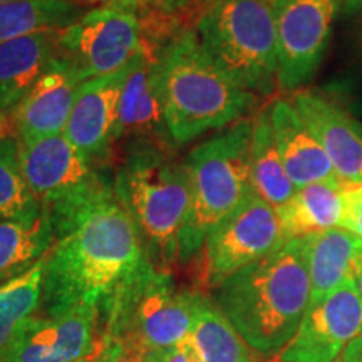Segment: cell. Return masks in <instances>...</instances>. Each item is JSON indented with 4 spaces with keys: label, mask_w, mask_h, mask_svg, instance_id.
Instances as JSON below:
<instances>
[{
    "label": "cell",
    "mask_w": 362,
    "mask_h": 362,
    "mask_svg": "<svg viewBox=\"0 0 362 362\" xmlns=\"http://www.w3.org/2000/svg\"><path fill=\"white\" fill-rule=\"evenodd\" d=\"M146 259L138 230L115 198L84 215L45 257L40 315L98 309Z\"/></svg>",
    "instance_id": "cell-1"
},
{
    "label": "cell",
    "mask_w": 362,
    "mask_h": 362,
    "mask_svg": "<svg viewBox=\"0 0 362 362\" xmlns=\"http://www.w3.org/2000/svg\"><path fill=\"white\" fill-rule=\"evenodd\" d=\"M210 298L253 352L267 359L279 357L310 305L305 240H287L223 280Z\"/></svg>",
    "instance_id": "cell-2"
},
{
    "label": "cell",
    "mask_w": 362,
    "mask_h": 362,
    "mask_svg": "<svg viewBox=\"0 0 362 362\" xmlns=\"http://www.w3.org/2000/svg\"><path fill=\"white\" fill-rule=\"evenodd\" d=\"M148 39V37H146ZM155 81L176 146L243 119L257 94L240 89L208 59L197 34L178 27L156 39Z\"/></svg>",
    "instance_id": "cell-3"
},
{
    "label": "cell",
    "mask_w": 362,
    "mask_h": 362,
    "mask_svg": "<svg viewBox=\"0 0 362 362\" xmlns=\"http://www.w3.org/2000/svg\"><path fill=\"white\" fill-rule=\"evenodd\" d=\"M112 188L138 230L148 260L163 270L178 264L181 232L192 206L187 161L175 148L129 144L115 171Z\"/></svg>",
    "instance_id": "cell-4"
},
{
    "label": "cell",
    "mask_w": 362,
    "mask_h": 362,
    "mask_svg": "<svg viewBox=\"0 0 362 362\" xmlns=\"http://www.w3.org/2000/svg\"><path fill=\"white\" fill-rule=\"evenodd\" d=\"M253 119L243 117L194 146L185 158L192 206L180 238L178 264L202 253L206 235L253 197L250 148Z\"/></svg>",
    "instance_id": "cell-5"
},
{
    "label": "cell",
    "mask_w": 362,
    "mask_h": 362,
    "mask_svg": "<svg viewBox=\"0 0 362 362\" xmlns=\"http://www.w3.org/2000/svg\"><path fill=\"white\" fill-rule=\"evenodd\" d=\"M203 52L235 86L269 96L279 86L272 0H211L194 25Z\"/></svg>",
    "instance_id": "cell-6"
},
{
    "label": "cell",
    "mask_w": 362,
    "mask_h": 362,
    "mask_svg": "<svg viewBox=\"0 0 362 362\" xmlns=\"http://www.w3.org/2000/svg\"><path fill=\"white\" fill-rule=\"evenodd\" d=\"M197 296L146 257L103 307V339L143 354L175 346L189 336Z\"/></svg>",
    "instance_id": "cell-7"
},
{
    "label": "cell",
    "mask_w": 362,
    "mask_h": 362,
    "mask_svg": "<svg viewBox=\"0 0 362 362\" xmlns=\"http://www.w3.org/2000/svg\"><path fill=\"white\" fill-rule=\"evenodd\" d=\"M21 165L56 240L103 202L115 198L112 180L64 133L21 141Z\"/></svg>",
    "instance_id": "cell-8"
},
{
    "label": "cell",
    "mask_w": 362,
    "mask_h": 362,
    "mask_svg": "<svg viewBox=\"0 0 362 362\" xmlns=\"http://www.w3.org/2000/svg\"><path fill=\"white\" fill-rule=\"evenodd\" d=\"M143 42V25L134 6L115 0L90 8L62 29L56 54L86 83L123 69L141 51Z\"/></svg>",
    "instance_id": "cell-9"
},
{
    "label": "cell",
    "mask_w": 362,
    "mask_h": 362,
    "mask_svg": "<svg viewBox=\"0 0 362 362\" xmlns=\"http://www.w3.org/2000/svg\"><path fill=\"white\" fill-rule=\"evenodd\" d=\"M285 242L277 210L253 194L206 235L202 248V284L214 291Z\"/></svg>",
    "instance_id": "cell-10"
},
{
    "label": "cell",
    "mask_w": 362,
    "mask_h": 362,
    "mask_svg": "<svg viewBox=\"0 0 362 362\" xmlns=\"http://www.w3.org/2000/svg\"><path fill=\"white\" fill-rule=\"evenodd\" d=\"M277 29L279 88L300 90L327 52L339 0H272Z\"/></svg>",
    "instance_id": "cell-11"
},
{
    "label": "cell",
    "mask_w": 362,
    "mask_h": 362,
    "mask_svg": "<svg viewBox=\"0 0 362 362\" xmlns=\"http://www.w3.org/2000/svg\"><path fill=\"white\" fill-rule=\"evenodd\" d=\"M362 332V297L349 280L309 305L280 362H334Z\"/></svg>",
    "instance_id": "cell-12"
},
{
    "label": "cell",
    "mask_w": 362,
    "mask_h": 362,
    "mask_svg": "<svg viewBox=\"0 0 362 362\" xmlns=\"http://www.w3.org/2000/svg\"><path fill=\"white\" fill-rule=\"evenodd\" d=\"M103 339L98 309L40 315L27 322L2 362H78L93 354Z\"/></svg>",
    "instance_id": "cell-13"
},
{
    "label": "cell",
    "mask_w": 362,
    "mask_h": 362,
    "mask_svg": "<svg viewBox=\"0 0 362 362\" xmlns=\"http://www.w3.org/2000/svg\"><path fill=\"white\" fill-rule=\"evenodd\" d=\"M136 143L178 148L166 124L155 81V49L146 37L141 51L129 62L115 138V146H129Z\"/></svg>",
    "instance_id": "cell-14"
},
{
    "label": "cell",
    "mask_w": 362,
    "mask_h": 362,
    "mask_svg": "<svg viewBox=\"0 0 362 362\" xmlns=\"http://www.w3.org/2000/svg\"><path fill=\"white\" fill-rule=\"evenodd\" d=\"M129 64L115 74L86 81L81 86L64 134L99 166L106 165L115 148L119 101Z\"/></svg>",
    "instance_id": "cell-15"
},
{
    "label": "cell",
    "mask_w": 362,
    "mask_h": 362,
    "mask_svg": "<svg viewBox=\"0 0 362 362\" xmlns=\"http://www.w3.org/2000/svg\"><path fill=\"white\" fill-rule=\"evenodd\" d=\"M292 106L315 134L346 187L362 185V123L341 104L315 90L292 94Z\"/></svg>",
    "instance_id": "cell-16"
},
{
    "label": "cell",
    "mask_w": 362,
    "mask_h": 362,
    "mask_svg": "<svg viewBox=\"0 0 362 362\" xmlns=\"http://www.w3.org/2000/svg\"><path fill=\"white\" fill-rule=\"evenodd\" d=\"M83 84L84 81H81L69 62L56 54L29 94L11 111L17 138L25 141L64 133Z\"/></svg>",
    "instance_id": "cell-17"
},
{
    "label": "cell",
    "mask_w": 362,
    "mask_h": 362,
    "mask_svg": "<svg viewBox=\"0 0 362 362\" xmlns=\"http://www.w3.org/2000/svg\"><path fill=\"white\" fill-rule=\"evenodd\" d=\"M275 143L297 188L312 183L346 185L339 178L327 153L287 99H277L269 107Z\"/></svg>",
    "instance_id": "cell-18"
},
{
    "label": "cell",
    "mask_w": 362,
    "mask_h": 362,
    "mask_svg": "<svg viewBox=\"0 0 362 362\" xmlns=\"http://www.w3.org/2000/svg\"><path fill=\"white\" fill-rule=\"evenodd\" d=\"M61 30H42L0 44V111L11 112L56 57Z\"/></svg>",
    "instance_id": "cell-19"
},
{
    "label": "cell",
    "mask_w": 362,
    "mask_h": 362,
    "mask_svg": "<svg viewBox=\"0 0 362 362\" xmlns=\"http://www.w3.org/2000/svg\"><path fill=\"white\" fill-rule=\"evenodd\" d=\"M310 277V304L354 280L362 259V242L347 230L330 228L305 237Z\"/></svg>",
    "instance_id": "cell-20"
},
{
    "label": "cell",
    "mask_w": 362,
    "mask_h": 362,
    "mask_svg": "<svg viewBox=\"0 0 362 362\" xmlns=\"http://www.w3.org/2000/svg\"><path fill=\"white\" fill-rule=\"evenodd\" d=\"M344 188L334 183H312L297 188L291 200L277 210L285 238H305L341 226Z\"/></svg>",
    "instance_id": "cell-21"
},
{
    "label": "cell",
    "mask_w": 362,
    "mask_h": 362,
    "mask_svg": "<svg viewBox=\"0 0 362 362\" xmlns=\"http://www.w3.org/2000/svg\"><path fill=\"white\" fill-rule=\"evenodd\" d=\"M250 175L255 197L269 203L275 210L282 208L297 192L275 143L269 107L253 119Z\"/></svg>",
    "instance_id": "cell-22"
},
{
    "label": "cell",
    "mask_w": 362,
    "mask_h": 362,
    "mask_svg": "<svg viewBox=\"0 0 362 362\" xmlns=\"http://www.w3.org/2000/svg\"><path fill=\"white\" fill-rule=\"evenodd\" d=\"M188 341L200 362H257L232 322L202 292L197 296Z\"/></svg>",
    "instance_id": "cell-23"
},
{
    "label": "cell",
    "mask_w": 362,
    "mask_h": 362,
    "mask_svg": "<svg viewBox=\"0 0 362 362\" xmlns=\"http://www.w3.org/2000/svg\"><path fill=\"white\" fill-rule=\"evenodd\" d=\"M86 12V4L78 0H12L2 4L0 44L42 30H62Z\"/></svg>",
    "instance_id": "cell-24"
},
{
    "label": "cell",
    "mask_w": 362,
    "mask_h": 362,
    "mask_svg": "<svg viewBox=\"0 0 362 362\" xmlns=\"http://www.w3.org/2000/svg\"><path fill=\"white\" fill-rule=\"evenodd\" d=\"M54 243L56 233L44 214L33 223L0 221V285L33 269Z\"/></svg>",
    "instance_id": "cell-25"
},
{
    "label": "cell",
    "mask_w": 362,
    "mask_h": 362,
    "mask_svg": "<svg viewBox=\"0 0 362 362\" xmlns=\"http://www.w3.org/2000/svg\"><path fill=\"white\" fill-rule=\"evenodd\" d=\"M45 257L19 277L0 285V362L22 327L39 314L42 302Z\"/></svg>",
    "instance_id": "cell-26"
},
{
    "label": "cell",
    "mask_w": 362,
    "mask_h": 362,
    "mask_svg": "<svg viewBox=\"0 0 362 362\" xmlns=\"http://www.w3.org/2000/svg\"><path fill=\"white\" fill-rule=\"evenodd\" d=\"M42 206L27 183L21 165V143L16 134L0 138V221L33 223Z\"/></svg>",
    "instance_id": "cell-27"
},
{
    "label": "cell",
    "mask_w": 362,
    "mask_h": 362,
    "mask_svg": "<svg viewBox=\"0 0 362 362\" xmlns=\"http://www.w3.org/2000/svg\"><path fill=\"white\" fill-rule=\"evenodd\" d=\"M126 2L134 6V8L146 7L155 17L173 19V17L183 16L185 12L197 11V8H200L202 12L211 0H126ZM200 12H198V16H200Z\"/></svg>",
    "instance_id": "cell-28"
},
{
    "label": "cell",
    "mask_w": 362,
    "mask_h": 362,
    "mask_svg": "<svg viewBox=\"0 0 362 362\" xmlns=\"http://www.w3.org/2000/svg\"><path fill=\"white\" fill-rule=\"evenodd\" d=\"M341 228L356 235L362 242V185L344 188Z\"/></svg>",
    "instance_id": "cell-29"
},
{
    "label": "cell",
    "mask_w": 362,
    "mask_h": 362,
    "mask_svg": "<svg viewBox=\"0 0 362 362\" xmlns=\"http://www.w3.org/2000/svg\"><path fill=\"white\" fill-rule=\"evenodd\" d=\"M148 362H200L197 351L189 344L188 337L175 346L165 347V349L149 351L144 354Z\"/></svg>",
    "instance_id": "cell-30"
},
{
    "label": "cell",
    "mask_w": 362,
    "mask_h": 362,
    "mask_svg": "<svg viewBox=\"0 0 362 362\" xmlns=\"http://www.w3.org/2000/svg\"><path fill=\"white\" fill-rule=\"evenodd\" d=\"M104 346H106V357H104V362H144L143 352L124 349V347L107 341H104Z\"/></svg>",
    "instance_id": "cell-31"
},
{
    "label": "cell",
    "mask_w": 362,
    "mask_h": 362,
    "mask_svg": "<svg viewBox=\"0 0 362 362\" xmlns=\"http://www.w3.org/2000/svg\"><path fill=\"white\" fill-rule=\"evenodd\" d=\"M341 359L342 362H362V332L346 347Z\"/></svg>",
    "instance_id": "cell-32"
},
{
    "label": "cell",
    "mask_w": 362,
    "mask_h": 362,
    "mask_svg": "<svg viewBox=\"0 0 362 362\" xmlns=\"http://www.w3.org/2000/svg\"><path fill=\"white\" fill-rule=\"evenodd\" d=\"M104 357H106V346H104V341L101 339V344H99L98 349L90 356L84 357V359H81L78 362H104Z\"/></svg>",
    "instance_id": "cell-33"
},
{
    "label": "cell",
    "mask_w": 362,
    "mask_h": 362,
    "mask_svg": "<svg viewBox=\"0 0 362 362\" xmlns=\"http://www.w3.org/2000/svg\"><path fill=\"white\" fill-rule=\"evenodd\" d=\"M11 128H12L11 115H8V112L0 111V138L11 134Z\"/></svg>",
    "instance_id": "cell-34"
},
{
    "label": "cell",
    "mask_w": 362,
    "mask_h": 362,
    "mask_svg": "<svg viewBox=\"0 0 362 362\" xmlns=\"http://www.w3.org/2000/svg\"><path fill=\"white\" fill-rule=\"evenodd\" d=\"M354 282H356V285H357V291H359L361 297H362V259H361V262H359V265H357Z\"/></svg>",
    "instance_id": "cell-35"
},
{
    "label": "cell",
    "mask_w": 362,
    "mask_h": 362,
    "mask_svg": "<svg viewBox=\"0 0 362 362\" xmlns=\"http://www.w3.org/2000/svg\"><path fill=\"white\" fill-rule=\"evenodd\" d=\"M7 2H12V0H0V6H2V4H7Z\"/></svg>",
    "instance_id": "cell-36"
},
{
    "label": "cell",
    "mask_w": 362,
    "mask_h": 362,
    "mask_svg": "<svg viewBox=\"0 0 362 362\" xmlns=\"http://www.w3.org/2000/svg\"><path fill=\"white\" fill-rule=\"evenodd\" d=\"M334 362H342V359H341V357H339V359H337V361H334Z\"/></svg>",
    "instance_id": "cell-37"
},
{
    "label": "cell",
    "mask_w": 362,
    "mask_h": 362,
    "mask_svg": "<svg viewBox=\"0 0 362 362\" xmlns=\"http://www.w3.org/2000/svg\"><path fill=\"white\" fill-rule=\"evenodd\" d=\"M356 2H361L362 4V0H356Z\"/></svg>",
    "instance_id": "cell-38"
},
{
    "label": "cell",
    "mask_w": 362,
    "mask_h": 362,
    "mask_svg": "<svg viewBox=\"0 0 362 362\" xmlns=\"http://www.w3.org/2000/svg\"><path fill=\"white\" fill-rule=\"evenodd\" d=\"M144 362H148V361H146V357H144Z\"/></svg>",
    "instance_id": "cell-39"
}]
</instances>
